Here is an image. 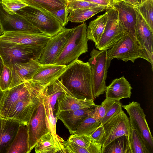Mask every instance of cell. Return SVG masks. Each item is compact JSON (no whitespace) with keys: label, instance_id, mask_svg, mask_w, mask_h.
Instances as JSON below:
<instances>
[{"label":"cell","instance_id":"1","mask_svg":"<svg viewBox=\"0 0 153 153\" xmlns=\"http://www.w3.org/2000/svg\"><path fill=\"white\" fill-rule=\"evenodd\" d=\"M74 97L94 101L91 70L88 62L76 59L57 78Z\"/></svg>","mask_w":153,"mask_h":153},{"label":"cell","instance_id":"2","mask_svg":"<svg viewBox=\"0 0 153 153\" xmlns=\"http://www.w3.org/2000/svg\"><path fill=\"white\" fill-rule=\"evenodd\" d=\"M87 26L83 23L73 30L56 58L54 64L67 65L88 51Z\"/></svg>","mask_w":153,"mask_h":153},{"label":"cell","instance_id":"3","mask_svg":"<svg viewBox=\"0 0 153 153\" xmlns=\"http://www.w3.org/2000/svg\"><path fill=\"white\" fill-rule=\"evenodd\" d=\"M46 86L31 80L4 91L0 116L6 118L17 103L30 97L41 95Z\"/></svg>","mask_w":153,"mask_h":153},{"label":"cell","instance_id":"4","mask_svg":"<svg viewBox=\"0 0 153 153\" xmlns=\"http://www.w3.org/2000/svg\"><path fill=\"white\" fill-rule=\"evenodd\" d=\"M44 34L52 37L65 27L48 13L29 5L16 11Z\"/></svg>","mask_w":153,"mask_h":153},{"label":"cell","instance_id":"5","mask_svg":"<svg viewBox=\"0 0 153 153\" xmlns=\"http://www.w3.org/2000/svg\"><path fill=\"white\" fill-rule=\"evenodd\" d=\"M44 47L0 42V55L4 65L9 67L16 63L31 60L39 61Z\"/></svg>","mask_w":153,"mask_h":153},{"label":"cell","instance_id":"6","mask_svg":"<svg viewBox=\"0 0 153 153\" xmlns=\"http://www.w3.org/2000/svg\"><path fill=\"white\" fill-rule=\"evenodd\" d=\"M90 55L88 62L91 70L93 94L95 98L106 91V80L111 60L108 57L107 50L100 51L94 48Z\"/></svg>","mask_w":153,"mask_h":153},{"label":"cell","instance_id":"7","mask_svg":"<svg viewBox=\"0 0 153 153\" xmlns=\"http://www.w3.org/2000/svg\"><path fill=\"white\" fill-rule=\"evenodd\" d=\"M108 18L104 31L96 45L99 50H108L127 32L119 19L117 10L112 7L107 10Z\"/></svg>","mask_w":153,"mask_h":153},{"label":"cell","instance_id":"8","mask_svg":"<svg viewBox=\"0 0 153 153\" xmlns=\"http://www.w3.org/2000/svg\"><path fill=\"white\" fill-rule=\"evenodd\" d=\"M27 126L29 148L30 152L40 137L51 131L44 103V92L38 105L31 116Z\"/></svg>","mask_w":153,"mask_h":153},{"label":"cell","instance_id":"9","mask_svg":"<svg viewBox=\"0 0 153 153\" xmlns=\"http://www.w3.org/2000/svg\"><path fill=\"white\" fill-rule=\"evenodd\" d=\"M136 15L135 26V38L140 54V58L145 59L153 68V32L134 7Z\"/></svg>","mask_w":153,"mask_h":153},{"label":"cell","instance_id":"10","mask_svg":"<svg viewBox=\"0 0 153 153\" xmlns=\"http://www.w3.org/2000/svg\"><path fill=\"white\" fill-rule=\"evenodd\" d=\"M129 116L130 124L145 143L150 153L153 152V138L146 119V115L140 104L133 101L122 105Z\"/></svg>","mask_w":153,"mask_h":153},{"label":"cell","instance_id":"11","mask_svg":"<svg viewBox=\"0 0 153 153\" xmlns=\"http://www.w3.org/2000/svg\"><path fill=\"white\" fill-rule=\"evenodd\" d=\"M103 126L105 135L101 143L102 151L114 139L124 135L130 137L129 119L123 110L116 113Z\"/></svg>","mask_w":153,"mask_h":153},{"label":"cell","instance_id":"12","mask_svg":"<svg viewBox=\"0 0 153 153\" xmlns=\"http://www.w3.org/2000/svg\"><path fill=\"white\" fill-rule=\"evenodd\" d=\"M107 54L108 59L111 60L117 58L125 62L130 61L133 63L140 58L135 36L128 32L111 48L107 50Z\"/></svg>","mask_w":153,"mask_h":153},{"label":"cell","instance_id":"13","mask_svg":"<svg viewBox=\"0 0 153 153\" xmlns=\"http://www.w3.org/2000/svg\"><path fill=\"white\" fill-rule=\"evenodd\" d=\"M0 24L4 32H20L44 34L22 16L17 13L11 14L7 13L3 9L1 3Z\"/></svg>","mask_w":153,"mask_h":153},{"label":"cell","instance_id":"14","mask_svg":"<svg viewBox=\"0 0 153 153\" xmlns=\"http://www.w3.org/2000/svg\"><path fill=\"white\" fill-rule=\"evenodd\" d=\"M73 29L64 28L52 37L44 47L39 60L41 65L54 64L56 59Z\"/></svg>","mask_w":153,"mask_h":153},{"label":"cell","instance_id":"15","mask_svg":"<svg viewBox=\"0 0 153 153\" xmlns=\"http://www.w3.org/2000/svg\"><path fill=\"white\" fill-rule=\"evenodd\" d=\"M52 37L44 34L20 32H6L0 36V42L44 47Z\"/></svg>","mask_w":153,"mask_h":153},{"label":"cell","instance_id":"16","mask_svg":"<svg viewBox=\"0 0 153 153\" xmlns=\"http://www.w3.org/2000/svg\"><path fill=\"white\" fill-rule=\"evenodd\" d=\"M43 92L40 95L31 96L19 102L6 118L27 125L33 113L42 98Z\"/></svg>","mask_w":153,"mask_h":153},{"label":"cell","instance_id":"17","mask_svg":"<svg viewBox=\"0 0 153 153\" xmlns=\"http://www.w3.org/2000/svg\"><path fill=\"white\" fill-rule=\"evenodd\" d=\"M40 65L38 61L31 60L9 65L8 67L11 71L12 79L9 89L31 80Z\"/></svg>","mask_w":153,"mask_h":153},{"label":"cell","instance_id":"18","mask_svg":"<svg viewBox=\"0 0 153 153\" xmlns=\"http://www.w3.org/2000/svg\"><path fill=\"white\" fill-rule=\"evenodd\" d=\"M94 109L85 108L74 111H63L56 115L68 129L71 134H74L83 120L93 116Z\"/></svg>","mask_w":153,"mask_h":153},{"label":"cell","instance_id":"19","mask_svg":"<svg viewBox=\"0 0 153 153\" xmlns=\"http://www.w3.org/2000/svg\"><path fill=\"white\" fill-rule=\"evenodd\" d=\"M21 124L0 116V153H7Z\"/></svg>","mask_w":153,"mask_h":153},{"label":"cell","instance_id":"20","mask_svg":"<svg viewBox=\"0 0 153 153\" xmlns=\"http://www.w3.org/2000/svg\"><path fill=\"white\" fill-rule=\"evenodd\" d=\"M111 7L117 10L119 20L124 29L135 36L136 15L134 7L123 1H113Z\"/></svg>","mask_w":153,"mask_h":153},{"label":"cell","instance_id":"21","mask_svg":"<svg viewBox=\"0 0 153 153\" xmlns=\"http://www.w3.org/2000/svg\"><path fill=\"white\" fill-rule=\"evenodd\" d=\"M132 89L129 82L123 76L115 79L107 86L106 99L120 101L123 98H130Z\"/></svg>","mask_w":153,"mask_h":153},{"label":"cell","instance_id":"22","mask_svg":"<svg viewBox=\"0 0 153 153\" xmlns=\"http://www.w3.org/2000/svg\"><path fill=\"white\" fill-rule=\"evenodd\" d=\"M66 66L40 64L31 80L46 86L57 78L64 71Z\"/></svg>","mask_w":153,"mask_h":153},{"label":"cell","instance_id":"23","mask_svg":"<svg viewBox=\"0 0 153 153\" xmlns=\"http://www.w3.org/2000/svg\"><path fill=\"white\" fill-rule=\"evenodd\" d=\"M57 107L56 115L63 111H74L85 108H92L96 105L94 101L72 97L64 94L57 99Z\"/></svg>","mask_w":153,"mask_h":153},{"label":"cell","instance_id":"24","mask_svg":"<svg viewBox=\"0 0 153 153\" xmlns=\"http://www.w3.org/2000/svg\"><path fill=\"white\" fill-rule=\"evenodd\" d=\"M27 125L21 123L7 153H29Z\"/></svg>","mask_w":153,"mask_h":153},{"label":"cell","instance_id":"25","mask_svg":"<svg viewBox=\"0 0 153 153\" xmlns=\"http://www.w3.org/2000/svg\"><path fill=\"white\" fill-rule=\"evenodd\" d=\"M108 13L107 11L91 21L87 27L86 36L88 40L93 41L96 45L104 31L107 22Z\"/></svg>","mask_w":153,"mask_h":153},{"label":"cell","instance_id":"26","mask_svg":"<svg viewBox=\"0 0 153 153\" xmlns=\"http://www.w3.org/2000/svg\"><path fill=\"white\" fill-rule=\"evenodd\" d=\"M28 5L39 9L49 13L66 7V0H23Z\"/></svg>","mask_w":153,"mask_h":153},{"label":"cell","instance_id":"27","mask_svg":"<svg viewBox=\"0 0 153 153\" xmlns=\"http://www.w3.org/2000/svg\"><path fill=\"white\" fill-rule=\"evenodd\" d=\"M109 8L106 6H100L89 8L74 10L69 12L68 20L72 22H83L97 13Z\"/></svg>","mask_w":153,"mask_h":153},{"label":"cell","instance_id":"28","mask_svg":"<svg viewBox=\"0 0 153 153\" xmlns=\"http://www.w3.org/2000/svg\"><path fill=\"white\" fill-rule=\"evenodd\" d=\"M34 148L36 153H61L51 131L40 137Z\"/></svg>","mask_w":153,"mask_h":153},{"label":"cell","instance_id":"29","mask_svg":"<svg viewBox=\"0 0 153 153\" xmlns=\"http://www.w3.org/2000/svg\"><path fill=\"white\" fill-rule=\"evenodd\" d=\"M102 153H132L130 137L124 135L114 139L104 149Z\"/></svg>","mask_w":153,"mask_h":153},{"label":"cell","instance_id":"30","mask_svg":"<svg viewBox=\"0 0 153 153\" xmlns=\"http://www.w3.org/2000/svg\"><path fill=\"white\" fill-rule=\"evenodd\" d=\"M45 91L53 112L55 110V105L59 97L64 94H67L72 97L57 78L47 85Z\"/></svg>","mask_w":153,"mask_h":153},{"label":"cell","instance_id":"31","mask_svg":"<svg viewBox=\"0 0 153 153\" xmlns=\"http://www.w3.org/2000/svg\"><path fill=\"white\" fill-rule=\"evenodd\" d=\"M130 126V140L132 153H150L134 128L131 124Z\"/></svg>","mask_w":153,"mask_h":153},{"label":"cell","instance_id":"32","mask_svg":"<svg viewBox=\"0 0 153 153\" xmlns=\"http://www.w3.org/2000/svg\"><path fill=\"white\" fill-rule=\"evenodd\" d=\"M100 124V122L97 121L92 116L88 117L83 120L74 134L90 136Z\"/></svg>","mask_w":153,"mask_h":153},{"label":"cell","instance_id":"33","mask_svg":"<svg viewBox=\"0 0 153 153\" xmlns=\"http://www.w3.org/2000/svg\"><path fill=\"white\" fill-rule=\"evenodd\" d=\"M136 7L153 32V0H146Z\"/></svg>","mask_w":153,"mask_h":153},{"label":"cell","instance_id":"34","mask_svg":"<svg viewBox=\"0 0 153 153\" xmlns=\"http://www.w3.org/2000/svg\"><path fill=\"white\" fill-rule=\"evenodd\" d=\"M115 101L105 98L100 105H96L94 107L92 117L97 121L100 122Z\"/></svg>","mask_w":153,"mask_h":153},{"label":"cell","instance_id":"35","mask_svg":"<svg viewBox=\"0 0 153 153\" xmlns=\"http://www.w3.org/2000/svg\"><path fill=\"white\" fill-rule=\"evenodd\" d=\"M3 9L7 13L12 14L28 5L23 0H3L1 3Z\"/></svg>","mask_w":153,"mask_h":153},{"label":"cell","instance_id":"36","mask_svg":"<svg viewBox=\"0 0 153 153\" xmlns=\"http://www.w3.org/2000/svg\"><path fill=\"white\" fill-rule=\"evenodd\" d=\"M12 74L10 68L4 65L0 76V89L5 91L9 89L12 81Z\"/></svg>","mask_w":153,"mask_h":153},{"label":"cell","instance_id":"37","mask_svg":"<svg viewBox=\"0 0 153 153\" xmlns=\"http://www.w3.org/2000/svg\"><path fill=\"white\" fill-rule=\"evenodd\" d=\"M98 6L100 5L88 1L78 0L68 2L66 9L67 11L69 14L71 11L74 10L89 8Z\"/></svg>","mask_w":153,"mask_h":153},{"label":"cell","instance_id":"38","mask_svg":"<svg viewBox=\"0 0 153 153\" xmlns=\"http://www.w3.org/2000/svg\"><path fill=\"white\" fill-rule=\"evenodd\" d=\"M63 153H88L87 148L79 146L74 143L62 140Z\"/></svg>","mask_w":153,"mask_h":153},{"label":"cell","instance_id":"39","mask_svg":"<svg viewBox=\"0 0 153 153\" xmlns=\"http://www.w3.org/2000/svg\"><path fill=\"white\" fill-rule=\"evenodd\" d=\"M68 140L85 148L88 147L93 140L90 136L86 135H78L74 134L70 136Z\"/></svg>","mask_w":153,"mask_h":153},{"label":"cell","instance_id":"40","mask_svg":"<svg viewBox=\"0 0 153 153\" xmlns=\"http://www.w3.org/2000/svg\"><path fill=\"white\" fill-rule=\"evenodd\" d=\"M122 105L120 101H115L100 121V124L103 125L116 113L122 110Z\"/></svg>","mask_w":153,"mask_h":153},{"label":"cell","instance_id":"41","mask_svg":"<svg viewBox=\"0 0 153 153\" xmlns=\"http://www.w3.org/2000/svg\"><path fill=\"white\" fill-rule=\"evenodd\" d=\"M50 14L58 19L63 27L67 24L68 22V14L67 11L66 7Z\"/></svg>","mask_w":153,"mask_h":153},{"label":"cell","instance_id":"42","mask_svg":"<svg viewBox=\"0 0 153 153\" xmlns=\"http://www.w3.org/2000/svg\"><path fill=\"white\" fill-rule=\"evenodd\" d=\"M104 135L105 131L103 125L100 124L90 136L94 140L101 143Z\"/></svg>","mask_w":153,"mask_h":153},{"label":"cell","instance_id":"43","mask_svg":"<svg viewBox=\"0 0 153 153\" xmlns=\"http://www.w3.org/2000/svg\"><path fill=\"white\" fill-rule=\"evenodd\" d=\"M82 1L89 2L100 6H106L109 8L111 7L112 0H83Z\"/></svg>","mask_w":153,"mask_h":153},{"label":"cell","instance_id":"44","mask_svg":"<svg viewBox=\"0 0 153 153\" xmlns=\"http://www.w3.org/2000/svg\"><path fill=\"white\" fill-rule=\"evenodd\" d=\"M123 1L135 7H137L140 4V0H123Z\"/></svg>","mask_w":153,"mask_h":153},{"label":"cell","instance_id":"45","mask_svg":"<svg viewBox=\"0 0 153 153\" xmlns=\"http://www.w3.org/2000/svg\"><path fill=\"white\" fill-rule=\"evenodd\" d=\"M4 64L3 60L0 55V76L3 71Z\"/></svg>","mask_w":153,"mask_h":153},{"label":"cell","instance_id":"46","mask_svg":"<svg viewBox=\"0 0 153 153\" xmlns=\"http://www.w3.org/2000/svg\"><path fill=\"white\" fill-rule=\"evenodd\" d=\"M4 91H2L0 89V115L1 104L2 99V98L4 95Z\"/></svg>","mask_w":153,"mask_h":153},{"label":"cell","instance_id":"47","mask_svg":"<svg viewBox=\"0 0 153 153\" xmlns=\"http://www.w3.org/2000/svg\"><path fill=\"white\" fill-rule=\"evenodd\" d=\"M4 33V32L0 24V36H1Z\"/></svg>","mask_w":153,"mask_h":153},{"label":"cell","instance_id":"48","mask_svg":"<svg viewBox=\"0 0 153 153\" xmlns=\"http://www.w3.org/2000/svg\"><path fill=\"white\" fill-rule=\"evenodd\" d=\"M68 2H73L76 1H78V0H66Z\"/></svg>","mask_w":153,"mask_h":153},{"label":"cell","instance_id":"49","mask_svg":"<svg viewBox=\"0 0 153 153\" xmlns=\"http://www.w3.org/2000/svg\"><path fill=\"white\" fill-rule=\"evenodd\" d=\"M140 4L144 2L145 1H146V0H140Z\"/></svg>","mask_w":153,"mask_h":153},{"label":"cell","instance_id":"50","mask_svg":"<svg viewBox=\"0 0 153 153\" xmlns=\"http://www.w3.org/2000/svg\"><path fill=\"white\" fill-rule=\"evenodd\" d=\"M114 1H123V0H112Z\"/></svg>","mask_w":153,"mask_h":153},{"label":"cell","instance_id":"51","mask_svg":"<svg viewBox=\"0 0 153 153\" xmlns=\"http://www.w3.org/2000/svg\"><path fill=\"white\" fill-rule=\"evenodd\" d=\"M3 0H0V3H1Z\"/></svg>","mask_w":153,"mask_h":153}]
</instances>
